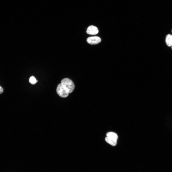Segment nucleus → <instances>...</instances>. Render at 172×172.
I'll return each mask as SVG.
<instances>
[{
  "label": "nucleus",
  "mask_w": 172,
  "mask_h": 172,
  "mask_svg": "<svg viewBox=\"0 0 172 172\" xmlns=\"http://www.w3.org/2000/svg\"><path fill=\"white\" fill-rule=\"evenodd\" d=\"M3 89L2 87L0 86V94L2 93L3 92Z\"/></svg>",
  "instance_id": "9"
},
{
  "label": "nucleus",
  "mask_w": 172,
  "mask_h": 172,
  "mask_svg": "<svg viewBox=\"0 0 172 172\" xmlns=\"http://www.w3.org/2000/svg\"><path fill=\"white\" fill-rule=\"evenodd\" d=\"M56 92L59 96L62 97H67L69 93L61 83L58 85L56 89Z\"/></svg>",
  "instance_id": "2"
},
{
  "label": "nucleus",
  "mask_w": 172,
  "mask_h": 172,
  "mask_svg": "<svg viewBox=\"0 0 172 172\" xmlns=\"http://www.w3.org/2000/svg\"></svg>",
  "instance_id": "11"
},
{
  "label": "nucleus",
  "mask_w": 172,
  "mask_h": 172,
  "mask_svg": "<svg viewBox=\"0 0 172 172\" xmlns=\"http://www.w3.org/2000/svg\"><path fill=\"white\" fill-rule=\"evenodd\" d=\"M101 38L97 36H92L88 38L87 39V42L89 44L94 45L97 44L101 41Z\"/></svg>",
  "instance_id": "3"
},
{
  "label": "nucleus",
  "mask_w": 172,
  "mask_h": 172,
  "mask_svg": "<svg viewBox=\"0 0 172 172\" xmlns=\"http://www.w3.org/2000/svg\"><path fill=\"white\" fill-rule=\"evenodd\" d=\"M166 42L167 45L170 47L172 45V35L170 34L167 35L166 38Z\"/></svg>",
  "instance_id": "6"
},
{
  "label": "nucleus",
  "mask_w": 172,
  "mask_h": 172,
  "mask_svg": "<svg viewBox=\"0 0 172 172\" xmlns=\"http://www.w3.org/2000/svg\"><path fill=\"white\" fill-rule=\"evenodd\" d=\"M107 136L114 138L117 139L118 137L117 134L115 133L112 132H108L106 134Z\"/></svg>",
  "instance_id": "7"
},
{
  "label": "nucleus",
  "mask_w": 172,
  "mask_h": 172,
  "mask_svg": "<svg viewBox=\"0 0 172 172\" xmlns=\"http://www.w3.org/2000/svg\"><path fill=\"white\" fill-rule=\"evenodd\" d=\"M61 83L67 90L69 93L72 92L75 88L74 84L70 79L68 78H65L61 81Z\"/></svg>",
  "instance_id": "1"
},
{
  "label": "nucleus",
  "mask_w": 172,
  "mask_h": 172,
  "mask_svg": "<svg viewBox=\"0 0 172 172\" xmlns=\"http://www.w3.org/2000/svg\"><path fill=\"white\" fill-rule=\"evenodd\" d=\"M87 34L90 35H96L98 32L97 28L94 26L91 25L87 28L86 31Z\"/></svg>",
  "instance_id": "4"
},
{
  "label": "nucleus",
  "mask_w": 172,
  "mask_h": 172,
  "mask_svg": "<svg viewBox=\"0 0 172 172\" xmlns=\"http://www.w3.org/2000/svg\"></svg>",
  "instance_id": "10"
},
{
  "label": "nucleus",
  "mask_w": 172,
  "mask_h": 172,
  "mask_svg": "<svg viewBox=\"0 0 172 172\" xmlns=\"http://www.w3.org/2000/svg\"><path fill=\"white\" fill-rule=\"evenodd\" d=\"M29 82L32 84H34L37 82L35 78L33 76H31L29 79Z\"/></svg>",
  "instance_id": "8"
},
{
  "label": "nucleus",
  "mask_w": 172,
  "mask_h": 172,
  "mask_svg": "<svg viewBox=\"0 0 172 172\" xmlns=\"http://www.w3.org/2000/svg\"><path fill=\"white\" fill-rule=\"evenodd\" d=\"M105 140L108 143L113 146H115L117 144V139L114 138L107 136Z\"/></svg>",
  "instance_id": "5"
}]
</instances>
